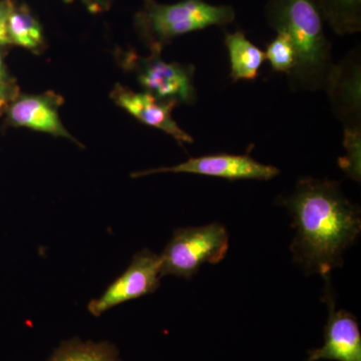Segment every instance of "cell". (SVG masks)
<instances>
[{
	"mask_svg": "<svg viewBox=\"0 0 361 361\" xmlns=\"http://www.w3.org/2000/svg\"><path fill=\"white\" fill-rule=\"evenodd\" d=\"M293 219L296 235L292 242L294 260L324 280L343 264L344 251L361 230L360 211L334 180L303 178L290 196L282 200Z\"/></svg>",
	"mask_w": 361,
	"mask_h": 361,
	"instance_id": "6da1fadb",
	"label": "cell"
},
{
	"mask_svg": "<svg viewBox=\"0 0 361 361\" xmlns=\"http://www.w3.org/2000/svg\"><path fill=\"white\" fill-rule=\"evenodd\" d=\"M267 25L289 35L296 51V65L288 77L293 90H324L336 63L331 42L317 0H267Z\"/></svg>",
	"mask_w": 361,
	"mask_h": 361,
	"instance_id": "7a4b0ae2",
	"label": "cell"
},
{
	"mask_svg": "<svg viewBox=\"0 0 361 361\" xmlns=\"http://www.w3.org/2000/svg\"><path fill=\"white\" fill-rule=\"evenodd\" d=\"M236 11L229 4H211L206 0H180L172 4L146 0L135 16V28L149 51H163L176 37L206 30L212 26L229 25Z\"/></svg>",
	"mask_w": 361,
	"mask_h": 361,
	"instance_id": "3957f363",
	"label": "cell"
},
{
	"mask_svg": "<svg viewBox=\"0 0 361 361\" xmlns=\"http://www.w3.org/2000/svg\"><path fill=\"white\" fill-rule=\"evenodd\" d=\"M228 249L229 234L219 223L179 228L160 255L161 277L173 275L191 279L205 263L221 262Z\"/></svg>",
	"mask_w": 361,
	"mask_h": 361,
	"instance_id": "277c9868",
	"label": "cell"
},
{
	"mask_svg": "<svg viewBox=\"0 0 361 361\" xmlns=\"http://www.w3.org/2000/svg\"><path fill=\"white\" fill-rule=\"evenodd\" d=\"M123 66L135 73L145 92L157 99L179 104L196 103L193 65L168 63L161 59V51H152L148 56H139L134 51L127 52L123 56Z\"/></svg>",
	"mask_w": 361,
	"mask_h": 361,
	"instance_id": "5b68a950",
	"label": "cell"
},
{
	"mask_svg": "<svg viewBox=\"0 0 361 361\" xmlns=\"http://www.w3.org/2000/svg\"><path fill=\"white\" fill-rule=\"evenodd\" d=\"M161 258L149 249L137 252L127 270L116 278L103 295L90 301L87 310L99 317L130 300L154 293L160 286Z\"/></svg>",
	"mask_w": 361,
	"mask_h": 361,
	"instance_id": "8992f818",
	"label": "cell"
},
{
	"mask_svg": "<svg viewBox=\"0 0 361 361\" xmlns=\"http://www.w3.org/2000/svg\"><path fill=\"white\" fill-rule=\"evenodd\" d=\"M161 173H185L226 180H269L279 175V169L265 165L249 155L215 154L191 158L173 167L149 169L133 173L132 178L147 177Z\"/></svg>",
	"mask_w": 361,
	"mask_h": 361,
	"instance_id": "52a82bcc",
	"label": "cell"
},
{
	"mask_svg": "<svg viewBox=\"0 0 361 361\" xmlns=\"http://www.w3.org/2000/svg\"><path fill=\"white\" fill-rule=\"evenodd\" d=\"M325 92L332 110L344 126V133H361V65L360 49H353L336 63Z\"/></svg>",
	"mask_w": 361,
	"mask_h": 361,
	"instance_id": "ba28073f",
	"label": "cell"
},
{
	"mask_svg": "<svg viewBox=\"0 0 361 361\" xmlns=\"http://www.w3.org/2000/svg\"><path fill=\"white\" fill-rule=\"evenodd\" d=\"M326 281L324 302L329 315L324 329V343L308 351L306 361H361V334L355 316L348 311L336 310L330 290V279Z\"/></svg>",
	"mask_w": 361,
	"mask_h": 361,
	"instance_id": "9c48e42d",
	"label": "cell"
},
{
	"mask_svg": "<svg viewBox=\"0 0 361 361\" xmlns=\"http://www.w3.org/2000/svg\"><path fill=\"white\" fill-rule=\"evenodd\" d=\"M111 97L116 106L129 113L140 122L166 133L180 145L192 144L191 135L188 134L175 122L172 113L179 104L175 101H161L149 92H137L122 85H116Z\"/></svg>",
	"mask_w": 361,
	"mask_h": 361,
	"instance_id": "30bf717a",
	"label": "cell"
},
{
	"mask_svg": "<svg viewBox=\"0 0 361 361\" xmlns=\"http://www.w3.org/2000/svg\"><path fill=\"white\" fill-rule=\"evenodd\" d=\"M63 104V97L54 92L18 96L8 106L7 120L14 127L47 133L80 145L61 123L59 110Z\"/></svg>",
	"mask_w": 361,
	"mask_h": 361,
	"instance_id": "8fae6325",
	"label": "cell"
},
{
	"mask_svg": "<svg viewBox=\"0 0 361 361\" xmlns=\"http://www.w3.org/2000/svg\"><path fill=\"white\" fill-rule=\"evenodd\" d=\"M224 44L229 54L233 82L255 80L264 63L265 52L250 42L242 30L226 33Z\"/></svg>",
	"mask_w": 361,
	"mask_h": 361,
	"instance_id": "7c38bea8",
	"label": "cell"
},
{
	"mask_svg": "<svg viewBox=\"0 0 361 361\" xmlns=\"http://www.w3.org/2000/svg\"><path fill=\"white\" fill-rule=\"evenodd\" d=\"M47 361H122L118 348L109 341L71 338L59 344Z\"/></svg>",
	"mask_w": 361,
	"mask_h": 361,
	"instance_id": "4fadbf2b",
	"label": "cell"
},
{
	"mask_svg": "<svg viewBox=\"0 0 361 361\" xmlns=\"http://www.w3.org/2000/svg\"><path fill=\"white\" fill-rule=\"evenodd\" d=\"M324 23L337 35L361 32V0H317Z\"/></svg>",
	"mask_w": 361,
	"mask_h": 361,
	"instance_id": "5bb4252c",
	"label": "cell"
},
{
	"mask_svg": "<svg viewBox=\"0 0 361 361\" xmlns=\"http://www.w3.org/2000/svg\"><path fill=\"white\" fill-rule=\"evenodd\" d=\"M8 35L11 44L28 51L39 52L44 47L42 25L25 7L13 6L8 18Z\"/></svg>",
	"mask_w": 361,
	"mask_h": 361,
	"instance_id": "9a60e30c",
	"label": "cell"
},
{
	"mask_svg": "<svg viewBox=\"0 0 361 361\" xmlns=\"http://www.w3.org/2000/svg\"><path fill=\"white\" fill-rule=\"evenodd\" d=\"M265 59L276 73L289 75L296 65V51L289 35L277 32L276 37L266 47Z\"/></svg>",
	"mask_w": 361,
	"mask_h": 361,
	"instance_id": "2e32d148",
	"label": "cell"
},
{
	"mask_svg": "<svg viewBox=\"0 0 361 361\" xmlns=\"http://www.w3.org/2000/svg\"><path fill=\"white\" fill-rule=\"evenodd\" d=\"M346 155L339 159V166L355 182H360L361 133H344Z\"/></svg>",
	"mask_w": 361,
	"mask_h": 361,
	"instance_id": "e0dca14e",
	"label": "cell"
},
{
	"mask_svg": "<svg viewBox=\"0 0 361 361\" xmlns=\"http://www.w3.org/2000/svg\"><path fill=\"white\" fill-rule=\"evenodd\" d=\"M13 6L11 0H0V47L13 44L8 35V18Z\"/></svg>",
	"mask_w": 361,
	"mask_h": 361,
	"instance_id": "ac0fdd59",
	"label": "cell"
},
{
	"mask_svg": "<svg viewBox=\"0 0 361 361\" xmlns=\"http://www.w3.org/2000/svg\"><path fill=\"white\" fill-rule=\"evenodd\" d=\"M18 97V89L11 80H0V111Z\"/></svg>",
	"mask_w": 361,
	"mask_h": 361,
	"instance_id": "d6986e66",
	"label": "cell"
},
{
	"mask_svg": "<svg viewBox=\"0 0 361 361\" xmlns=\"http://www.w3.org/2000/svg\"><path fill=\"white\" fill-rule=\"evenodd\" d=\"M66 1H71V0H66ZM80 1L82 2L92 13H101L106 11L115 0H80Z\"/></svg>",
	"mask_w": 361,
	"mask_h": 361,
	"instance_id": "ffe728a7",
	"label": "cell"
},
{
	"mask_svg": "<svg viewBox=\"0 0 361 361\" xmlns=\"http://www.w3.org/2000/svg\"><path fill=\"white\" fill-rule=\"evenodd\" d=\"M0 80H11L8 73H7L6 65H4L1 54H0Z\"/></svg>",
	"mask_w": 361,
	"mask_h": 361,
	"instance_id": "44dd1931",
	"label": "cell"
}]
</instances>
